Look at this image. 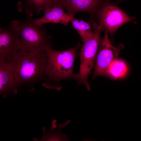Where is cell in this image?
<instances>
[{
  "label": "cell",
  "instance_id": "8992f818",
  "mask_svg": "<svg viewBox=\"0 0 141 141\" xmlns=\"http://www.w3.org/2000/svg\"><path fill=\"white\" fill-rule=\"evenodd\" d=\"M99 24L112 34L122 25L134 20L117 7L108 4L99 11L98 14Z\"/></svg>",
  "mask_w": 141,
  "mask_h": 141
},
{
  "label": "cell",
  "instance_id": "5bb4252c",
  "mask_svg": "<svg viewBox=\"0 0 141 141\" xmlns=\"http://www.w3.org/2000/svg\"><path fill=\"white\" fill-rule=\"evenodd\" d=\"M53 4L62 7L63 8V3L64 0H51Z\"/></svg>",
  "mask_w": 141,
  "mask_h": 141
},
{
  "label": "cell",
  "instance_id": "277c9868",
  "mask_svg": "<svg viewBox=\"0 0 141 141\" xmlns=\"http://www.w3.org/2000/svg\"><path fill=\"white\" fill-rule=\"evenodd\" d=\"M92 22L93 33L91 36L81 45L78 56L80 62L79 73L76 74L75 80L79 85H85L87 90H91L88 79L94 67L99 46L101 41V33L104 29L95 21Z\"/></svg>",
  "mask_w": 141,
  "mask_h": 141
},
{
  "label": "cell",
  "instance_id": "4fadbf2b",
  "mask_svg": "<svg viewBox=\"0 0 141 141\" xmlns=\"http://www.w3.org/2000/svg\"><path fill=\"white\" fill-rule=\"evenodd\" d=\"M28 6L26 10L32 12L35 11L39 13L42 11H44L51 7L53 3L51 0H27Z\"/></svg>",
  "mask_w": 141,
  "mask_h": 141
},
{
  "label": "cell",
  "instance_id": "9c48e42d",
  "mask_svg": "<svg viewBox=\"0 0 141 141\" xmlns=\"http://www.w3.org/2000/svg\"><path fill=\"white\" fill-rule=\"evenodd\" d=\"M44 11L45 14L43 17L33 20L40 27L44 24L50 23L61 24L67 26L75 18L74 16L65 13L62 7L54 4Z\"/></svg>",
  "mask_w": 141,
  "mask_h": 141
},
{
  "label": "cell",
  "instance_id": "30bf717a",
  "mask_svg": "<svg viewBox=\"0 0 141 141\" xmlns=\"http://www.w3.org/2000/svg\"><path fill=\"white\" fill-rule=\"evenodd\" d=\"M100 0H64L63 7L67 14L75 16L80 11H87L93 14L98 6Z\"/></svg>",
  "mask_w": 141,
  "mask_h": 141
},
{
  "label": "cell",
  "instance_id": "52a82bcc",
  "mask_svg": "<svg viewBox=\"0 0 141 141\" xmlns=\"http://www.w3.org/2000/svg\"><path fill=\"white\" fill-rule=\"evenodd\" d=\"M21 49L17 33L11 25L9 27L0 28V59L9 61Z\"/></svg>",
  "mask_w": 141,
  "mask_h": 141
},
{
  "label": "cell",
  "instance_id": "9a60e30c",
  "mask_svg": "<svg viewBox=\"0 0 141 141\" xmlns=\"http://www.w3.org/2000/svg\"><path fill=\"white\" fill-rule=\"evenodd\" d=\"M57 127V120L55 119H53L52 121V124L50 131H52L55 129Z\"/></svg>",
  "mask_w": 141,
  "mask_h": 141
},
{
  "label": "cell",
  "instance_id": "ba28073f",
  "mask_svg": "<svg viewBox=\"0 0 141 141\" xmlns=\"http://www.w3.org/2000/svg\"><path fill=\"white\" fill-rule=\"evenodd\" d=\"M18 88L9 61L0 59V95L5 98L11 93L16 95Z\"/></svg>",
  "mask_w": 141,
  "mask_h": 141
},
{
  "label": "cell",
  "instance_id": "7a4b0ae2",
  "mask_svg": "<svg viewBox=\"0 0 141 141\" xmlns=\"http://www.w3.org/2000/svg\"><path fill=\"white\" fill-rule=\"evenodd\" d=\"M45 51L30 52L20 50L8 61L18 86L44 80L47 63Z\"/></svg>",
  "mask_w": 141,
  "mask_h": 141
},
{
  "label": "cell",
  "instance_id": "5b68a950",
  "mask_svg": "<svg viewBox=\"0 0 141 141\" xmlns=\"http://www.w3.org/2000/svg\"><path fill=\"white\" fill-rule=\"evenodd\" d=\"M124 47L122 44L116 47L113 46L109 38L108 32L105 30L98 51L92 75L93 79L98 76L106 77L108 68L114 61L118 59Z\"/></svg>",
  "mask_w": 141,
  "mask_h": 141
},
{
  "label": "cell",
  "instance_id": "7c38bea8",
  "mask_svg": "<svg viewBox=\"0 0 141 141\" xmlns=\"http://www.w3.org/2000/svg\"><path fill=\"white\" fill-rule=\"evenodd\" d=\"M127 70V67L125 63L121 60L117 59L109 67L106 76L113 80L120 79L126 75Z\"/></svg>",
  "mask_w": 141,
  "mask_h": 141
},
{
  "label": "cell",
  "instance_id": "8fae6325",
  "mask_svg": "<svg viewBox=\"0 0 141 141\" xmlns=\"http://www.w3.org/2000/svg\"><path fill=\"white\" fill-rule=\"evenodd\" d=\"M72 26L76 30L81 38V41L84 42L90 38L93 33L91 30V24L83 19L75 17L70 22Z\"/></svg>",
  "mask_w": 141,
  "mask_h": 141
},
{
  "label": "cell",
  "instance_id": "6da1fadb",
  "mask_svg": "<svg viewBox=\"0 0 141 141\" xmlns=\"http://www.w3.org/2000/svg\"><path fill=\"white\" fill-rule=\"evenodd\" d=\"M81 45L79 42L74 47L63 51L54 50L52 46L46 49L45 77L42 82L44 86L59 91L62 89L60 85L61 80H75L76 74L73 72L74 63Z\"/></svg>",
  "mask_w": 141,
  "mask_h": 141
},
{
  "label": "cell",
  "instance_id": "3957f363",
  "mask_svg": "<svg viewBox=\"0 0 141 141\" xmlns=\"http://www.w3.org/2000/svg\"><path fill=\"white\" fill-rule=\"evenodd\" d=\"M26 20L23 22L14 20L11 22L19 36L21 49L24 51L34 52L45 51L52 46L50 41L52 36L48 35L45 27L36 24L32 20V12L26 10Z\"/></svg>",
  "mask_w": 141,
  "mask_h": 141
}]
</instances>
